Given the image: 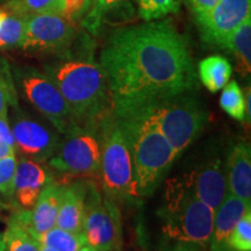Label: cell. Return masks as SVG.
<instances>
[{
	"instance_id": "obj_1",
	"label": "cell",
	"mask_w": 251,
	"mask_h": 251,
	"mask_svg": "<svg viewBox=\"0 0 251 251\" xmlns=\"http://www.w3.org/2000/svg\"><path fill=\"white\" fill-rule=\"evenodd\" d=\"M111 108L168 98L197 87V74L184 37L169 21H147L117 29L100 52Z\"/></svg>"
},
{
	"instance_id": "obj_2",
	"label": "cell",
	"mask_w": 251,
	"mask_h": 251,
	"mask_svg": "<svg viewBox=\"0 0 251 251\" xmlns=\"http://www.w3.org/2000/svg\"><path fill=\"white\" fill-rule=\"evenodd\" d=\"M45 72L58 87L75 124H96L111 111V97L105 71L93 52H68L46 65Z\"/></svg>"
},
{
	"instance_id": "obj_3",
	"label": "cell",
	"mask_w": 251,
	"mask_h": 251,
	"mask_svg": "<svg viewBox=\"0 0 251 251\" xmlns=\"http://www.w3.org/2000/svg\"><path fill=\"white\" fill-rule=\"evenodd\" d=\"M112 113L128 139L140 197L151 196L170 172L178 155L143 108L135 106L112 109Z\"/></svg>"
},
{
	"instance_id": "obj_4",
	"label": "cell",
	"mask_w": 251,
	"mask_h": 251,
	"mask_svg": "<svg viewBox=\"0 0 251 251\" xmlns=\"http://www.w3.org/2000/svg\"><path fill=\"white\" fill-rule=\"evenodd\" d=\"M214 213L191 192L183 179L170 181L158 211L161 251H208Z\"/></svg>"
},
{
	"instance_id": "obj_5",
	"label": "cell",
	"mask_w": 251,
	"mask_h": 251,
	"mask_svg": "<svg viewBox=\"0 0 251 251\" xmlns=\"http://www.w3.org/2000/svg\"><path fill=\"white\" fill-rule=\"evenodd\" d=\"M101 162L99 178L102 192L115 201L136 202L141 199L129 143L112 109L99 121Z\"/></svg>"
},
{
	"instance_id": "obj_6",
	"label": "cell",
	"mask_w": 251,
	"mask_h": 251,
	"mask_svg": "<svg viewBox=\"0 0 251 251\" xmlns=\"http://www.w3.org/2000/svg\"><path fill=\"white\" fill-rule=\"evenodd\" d=\"M135 106L148 113L178 157L199 137L208 121L205 107L193 96V92L151 100Z\"/></svg>"
},
{
	"instance_id": "obj_7",
	"label": "cell",
	"mask_w": 251,
	"mask_h": 251,
	"mask_svg": "<svg viewBox=\"0 0 251 251\" xmlns=\"http://www.w3.org/2000/svg\"><path fill=\"white\" fill-rule=\"evenodd\" d=\"M100 121V120H99ZM61 137L49 165L59 174L79 178H99L101 162L99 122L74 124Z\"/></svg>"
},
{
	"instance_id": "obj_8",
	"label": "cell",
	"mask_w": 251,
	"mask_h": 251,
	"mask_svg": "<svg viewBox=\"0 0 251 251\" xmlns=\"http://www.w3.org/2000/svg\"><path fill=\"white\" fill-rule=\"evenodd\" d=\"M83 234L86 246L98 251L120 250L122 247L120 208L93 181H87Z\"/></svg>"
},
{
	"instance_id": "obj_9",
	"label": "cell",
	"mask_w": 251,
	"mask_h": 251,
	"mask_svg": "<svg viewBox=\"0 0 251 251\" xmlns=\"http://www.w3.org/2000/svg\"><path fill=\"white\" fill-rule=\"evenodd\" d=\"M15 78L28 102L45 117L50 125L64 134L74 119L58 87L46 72L31 67L15 69Z\"/></svg>"
},
{
	"instance_id": "obj_10",
	"label": "cell",
	"mask_w": 251,
	"mask_h": 251,
	"mask_svg": "<svg viewBox=\"0 0 251 251\" xmlns=\"http://www.w3.org/2000/svg\"><path fill=\"white\" fill-rule=\"evenodd\" d=\"M76 37L75 24L61 13L33 14L25 18V36L20 48L26 51L63 55L71 49Z\"/></svg>"
},
{
	"instance_id": "obj_11",
	"label": "cell",
	"mask_w": 251,
	"mask_h": 251,
	"mask_svg": "<svg viewBox=\"0 0 251 251\" xmlns=\"http://www.w3.org/2000/svg\"><path fill=\"white\" fill-rule=\"evenodd\" d=\"M248 18H251V0H218L209 11L194 15L202 41L218 48Z\"/></svg>"
},
{
	"instance_id": "obj_12",
	"label": "cell",
	"mask_w": 251,
	"mask_h": 251,
	"mask_svg": "<svg viewBox=\"0 0 251 251\" xmlns=\"http://www.w3.org/2000/svg\"><path fill=\"white\" fill-rule=\"evenodd\" d=\"M15 150L36 162H47L57 149L61 134L54 127L19 113L12 124Z\"/></svg>"
},
{
	"instance_id": "obj_13",
	"label": "cell",
	"mask_w": 251,
	"mask_h": 251,
	"mask_svg": "<svg viewBox=\"0 0 251 251\" xmlns=\"http://www.w3.org/2000/svg\"><path fill=\"white\" fill-rule=\"evenodd\" d=\"M191 192L203 203L216 211L228 194L225 161L211 156L183 178Z\"/></svg>"
},
{
	"instance_id": "obj_14",
	"label": "cell",
	"mask_w": 251,
	"mask_h": 251,
	"mask_svg": "<svg viewBox=\"0 0 251 251\" xmlns=\"http://www.w3.org/2000/svg\"><path fill=\"white\" fill-rule=\"evenodd\" d=\"M63 188L64 185L51 178L42 188L31 211L26 209L13 215L34 237H40L56 227Z\"/></svg>"
},
{
	"instance_id": "obj_15",
	"label": "cell",
	"mask_w": 251,
	"mask_h": 251,
	"mask_svg": "<svg viewBox=\"0 0 251 251\" xmlns=\"http://www.w3.org/2000/svg\"><path fill=\"white\" fill-rule=\"evenodd\" d=\"M52 176L40 162L23 157L17 163L14 198L25 209L33 208L45 185Z\"/></svg>"
},
{
	"instance_id": "obj_16",
	"label": "cell",
	"mask_w": 251,
	"mask_h": 251,
	"mask_svg": "<svg viewBox=\"0 0 251 251\" xmlns=\"http://www.w3.org/2000/svg\"><path fill=\"white\" fill-rule=\"evenodd\" d=\"M228 193L251 202V149L247 142L229 148L225 161Z\"/></svg>"
},
{
	"instance_id": "obj_17",
	"label": "cell",
	"mask_w": 251,
	"mask_h": 251,
	"mask_svg": "<svg viewBox=\"0 0 251 251\" xmlns=\"http://www.w3.org/2000/svg\"><path fill=\"white\" fill-rule=\"evenodd\" d=\"M251 209V202L233 194H227L214 213L213 231L208 251H233L229 247V236L236 224Z\"/></svg>"
},
{
	"instance_id": "obj_18",
	"label": "cell",
	"mask_w": 251,
	"mask_h": 251,
	"mask_svg": "<svg viewBox=\"0 0 251 251\" xmlns=\"http://www.w3.org/2000/svg\"><path fill=\"white\" fill-rule=\"evenodd\" d=\"M86 191L87 181L77 180L64 185L56 227L72 233H83Z\"/></svg>"
},
{
	"instance_id": "obj_19",
	"label": "cell",
	"mask_w": 251,
	"mask_h": 251,
	"mask_svg": "<svg viewBox=\"0 0 251 251\" xmlns=\"http://www.w3.org/2000/svg\"><path fill=\"white\" fill-rule=\"evenodd\" d=\"M233 55L236 61V70L247 77L251 71V18L231 31L219 47Z\"/></svg>"
},
{
	"instance_id": "obj_20",
	"label": "cell",
	"mask_w": 251,
	"mask_h": 251,
	"mask_svg": "<svg viewBox=\"0 0 251 251\" xmlns=\"http://www.w3.org/2000/svg\"><path fill=\"white\" fill-rule=\"evenodd\" d=\"M199 78L209 92H218L226 86L233 74L230 62L224 56L213 55L203 58L198 65Z\"/></svg>"
},
{
	"instance_id": "obj_21",
	"label": "cell",
	"mask_w": 251,
	"mask_h": 251,
	"mask_svg": "<svg viewBox=\"0 0 251 251\" xmlns=\"http://www.w3.org/2000/svg\"><path fill=\"white\" fill-rule=\"evenodd\" d=\"M121 13L125 15L133 13L130 0H93L89 12L81 20V25L91 34L97 35L108 17Z\"/></svg>"
},
{
	"instance_id": "obj_22",
	"label": "cell",
	"mask_w": 251,
	"mask_h": 251,
	"mask_svg": "<svg viewBox=\"0 0 251 251\" xmlns=\"http://www.w3.org/2000/svg\"><path fill=\"white\" fill-rule=\"evenodd\" d=\"M0 251H41V244L14 216L0 235Z\"/></svg>"
},
{
	"instance_id": "obj_23",
	"label": "cell",
	"mask_w": 251,
	"mask_h": 251,
	"mask_svg": "<svg viewBox=\"0 0 251 251\" xmlns=\"http://www.w3.org/2000/svg\"><path fill=\"white\" fill-rule=\"evenodd\" d=\"M41 246L48 247L54 251H78L86 246L83 233H72L58 227H54L40 237H37Z\"/></svg>"
},
{
	"instance_id": "obj_24",
	"label": "cell",
	"mask_w": 251,
	"mask_h": 251,
	"mask_svg": "<svg viewBox=\"0 0 251 251\" xmlns=\"http://www.w3.org/2000/svg\"><path fill=\"white\" fill-rule=\"evenodd\" d=\"M25 36V18L0 9V49L20 48Z\"/></svg>"
},
{
	"instance_id": "obj_25",
	"label": "cell",
	"mask_w": 251,
	"mask_h": 251,
	"mask_svg": "<svg viewBox=\"0 0 251 251\" xmlns=\"http://www.w3.org/2000/svg\"><path fill=\"white\" fill-rule=\"evenodd\" d=\"M220 106L229 117L235 120L246 119V97L237 81H228L220 97Z\"/></svg>"
},
{
	"instance_id": "obj_26",
	"label": "cell",
	"mask_w": 251,
	"mask_h": 251,
	"mask_svg": "<svg viewBox=\"0 0 251 251\" xmlns=\"http://www.w3.org/2000/svg\"><path fill=\"white\" fill-rule=\"evenodd\" d=\"M141 19L155 21L179 11L181 0H136Z\"/></svg>"
},
{
	"instance_id": "obj_27",
	"label": "cell",
	"mask_w": 251,
	"mask_h": 251,
	"mask_svg": "<svg viewBox=\"0 0 251 251\" xmlns=\"http://www.w3.org/2000/svg\"><path fill=\"white\" fill-rule=\"evenodd\" d=\"M6 9L21 18L39 13H59V0H8Z\"/></svg>"
},
{
	"instance_id": "obj_28",
	"label": "cell",
	"mask_w": 251,
	"mask_h": 251,
	"mask_svg": "<svg viewBox=\"0 0 251 251\" xmlns=\"http://www.w3.org/2000/svg\"><path fill=\"white\" fill-rule=\"evenodd\" d=\"M228 243L233 251H251V209L238 220Z\"/></svg>"
},
{
	"instance_id": "obj_29",
	"label": "cell",
	"mask_w": 251,
	"mask_h": 251,
	"mask_svg": "<svg viewBox=\"0 0 251 251\" xmlns=\"http://www.w3.org/2000/svg\"><path fill=\"white\" fill-rule=\"evenodd\" d=\"M18 159L13 155L0 158V193L11 199L14 197V177Z\"/></svg>"
},
{
	"instance_id": "obj_30",
	"label": "cell",
	"mask_w": 251,
	"mask_h": 251,
	"mask_svg": "<svg viewBox=\"0 0 251 251\" xmlns=\"http://www.w3.org/2000/svg\"><path fill=\"white\" fill-rule=\"evenodd\" d=\"M18 107L17 94L7 67L0 68V118H7L8 106Z\"/></svg>"
},
{
	"instance_id": "obj_31",
	"label": "cell",
	"mask_w": 251,
	"mask_h": 251,
	"mask_svg": "<svg viewBox=\"0 0 251 251\" xmlns=\"http://www.w3.org/2000/svg\"><path fill=\"white\" fill-rule=\"evenodd\" d=\"M93 0H59V13L72 24L83 20Z\"/></svg>"
},
{
	"instance_id": "obj_32",
	"label": "cell",
	"mask_w": 251,
	"mask_h": 251,
	"mask_svg": "<svg viewBox=\"0 0 251 251\" xmlns=\"http://www.w3.org/2000/svg\"><path fill=\"white\" fill-rule=\"evenodd\" d=\"M218 0H185L188 8L194 15H199L209 11L216 4Z\"/></svg>"
},
{
	"instance_id": "obj_33",
	"label": "cell",
	"mask_w": 251,
	"mask_h": 251,
	"mask_svg": "<svg viewBox=\"0 0 251 251\" xmlns=\"http://www.w3.org/2000/svg\"><path fill=\"white\" fill-rule=\"evenodd\" d=\"M0 141L15 150L14 136L13 133H12V128L8 124L7 118H0Z\"/></svg>"
},
{
	"instance_id": "obj_34",
	"label": "cell",
	"mask_w": 251,
	"mask_h": 251,
	"mask_svg": "<svg viewBox=\"0 0 251 251\" xmlns=\"http://www.w3.org/2000/svg\"><path fill=\"white\" fill-rule=\"evenodd\" d=\"M244 97H246V119H244V121H247L248 124H250V120H251V90H250V86H248L246 89V94H244Z\"/></svg>"
},
{
	"instance_id": "obj_35",
	"label": "cell",
	"mask_w": 251,
	"mask_h": 251,
	"mask_svg": "<svg viewBox=\"0 0 251 251\" xmlns=\"http://www.w3.org/2000/svg\"><path fill=\"white\" fill-rule=\"evenodd\" d=\"M13 153H15V150L13 148H11L7 144L0 141V158L8 155H13Z\"/></svg>"
},
{
	"instance_id": "obj_36",
	"label": "cell",
	"mask_w": 251,
	"mask_h": 251,
	"mask_svg": "<svg viewBox=\"0 0 251 251\" xmlns=\"http://www.w3.org/2000/svg\"><path fill=\"white\" fill-rule=\"evenodd\" d=\"M78 251H98V250L93 249V248H91L89 246H85V247H83L80 250H78Z\"/></svg>"
},
{
	"instance_id": "obj_37",
	"label": "cell",
	"mask_w": 251,
	"mask_h": 251,
	"mask_svg": "<svg viewBox=\"0 0 251 251\" xmlns=\"http://www.w3.org/2000/svg\"><path fill=\"white\" fill-rule=\"evenodd\" d=\"M41 251H54L52 249H50L48 247H45V246H41Z\"/></svg>"
},
{
	"instance_id": "obj_38",
	"label": "cell",
	"mask_w": 251,
	"mask_h": 251,
	"mask_svg": "<svg viewBox=\"0 0 251 251\" xmlns=\"http://www.w3.org/2000/svg\"><path fill=\"white\" fill-rule=\"evenodd\" d=\"M114 251H121V249L120 250H114Z\"/></svg>"
}]
</instances>
